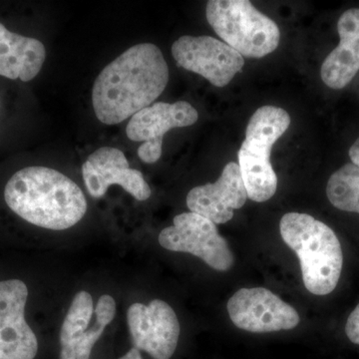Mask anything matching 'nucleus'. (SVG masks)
<instances>
[{"instance_id":"nucleus-1","label":"nucleus","mask_w":359,"mask_h":359,"mask_svg":"<svg viewBox=\"0 0 359 359\" xmlns=\"http://www.w3.org/2000/svg\"><path fill=\"white\" fill-rule=\"evenodd\" d=\"M169 81L162 51L152 43L130 47L94 82L92 103L99 121L119 124L159 98Z\"/></svg>"},{"instance_id":"nucleus-2","label":"nucleus","mask_w":359,"mask_h":359,"mask_svg":"<svg viewBox=\"0 0 359 359\" xmlns=\"http://www.w3.org/2000/svg\"><path fill=\"white\" fill-rule=\"evenodd\" d=\"M4 200L21 219L48 230H67L87 212L86 199L77 184L47 167L16 172L7 182Z\"/></svg>"},{"instance_id":"nucleus-3","label":"nucleus","mask_w":359,"mask_h":359,"mask_svg":"<svg viewBox=\"0 0 359 359\" xmlns=\"http://www.w3.org/2000/svg\"><path fill=\"white\" fill-rule=\"evenodd\" d=\"M280 230L285 244L299 257L306 290L316 295L334 292L344 264L341 245L334 231L302 212L285 214Z\"/></svg>"},{"instance_id":"nucleus-4","label":"nucleus","mask_w":359,"mask_h":359,"mask_svg":"<svg viewBox=\"0 0 359 359\" xmlns=\"http://www.w3.org/2000/svg\"><path fill=\"white\" fill-rule=\"evenodd\" d=\"M290 125L289 113L276 106L259 108L250 119L238 159L248 198L254 202H266L276 192L278 177L271 166V149Z\"/></svg>"},{"instance_id":"nucleus-5","label":"nucleus","mask_w":359,"mask_h":359,"mask_svg":"<svg viewBox=\"0 0 359 359\" xmlns=\"http://www.w3.org/2000/svg\"><path fill=\"white\" fill-rule=\"evenodd\" d=\"M205 16L224 43L243 57L263 58L280 43L278 26L249 0H211Z\"/></svg>"},{"instance_id":"nucleus-6","label":"nucleus","mask_w":359,"mask_h":359,"mask_svg":"<svg viewBox=\"0 0 359 359\" xmlns=\"http://www.w3.org/2000/svg\"><path fill=\"white\" fill-rule=\"evenodd\" d=\"M159 243L168 250L200 257L216 271H229L233 264V252L216 224L196 212L175 217L173 226L161 231Z\"/></svg>"},{"instance_id":"nucleus-7","label":"nucleus","mask_w":359,"mask_h":359,"mask_svg":"<svg viewBox=\"0 0 359 359\" xmlns=\"http://www.w3.org/2000/svg\"><path fill=\"white\" fill-rule=\"evenodd\" d=\"M172 55L180 67L197 73L216 87L226 86L245 65L244 57L235 49L211 36L184 35L174 42Z\"/></svg>"},{"instance_id":"nucleus-8","label":"nucleus","mask_w":359,"mask_h":359,"mask_svg":"<svg viewBox=\"0 0 359 359\" xmlns=\"http://www.w3.org/2000/svg\"><path fill=\"white\" fill-rule=\"evenodd\" d=\"M226 308L233 325L250 332L289 330L299 323V313L292 306L264 287L238 290Z\"/></svg>"},{"instance_id":"nucleus-9","label":"nucleus","mask_w":359,"mask_h":359,"mask_svg":"<svg viewBox=\"0 0 359 359\" xmlns=\"http://www.w3.org/2000/svg\"><path fill=\"white\" fill-rule=\"evenodd\" d=\"M198 118V111L186 101L154 103L132 116L126 133L130 140L143 142L138 149L139 158L153 164L162 155L164 135L171 129L192 126Z\"/></svg>"},{"instance_id":"nucleus-10","label":"nucleus","mask_w":359,"mask_h":359,"mask_svg":"<svg viewBox=\"0 0 359 359\" xmlns=\"http://www.w3.org/2000/svg\"><path fill=\"white\" fill-rule=\"evenodd\" d=\"M127 320L133 344L154 359L173 356L180 337V323L173 309L161 299L132 304Z\"/></svg>"},{"instance_id":"nucleus-11","label":"nucleus","mask_w":359,"mask_h":359,"mask_svg":"<svg viewBox=\"0 0 359 359\" xmlns=\"http://www.w3.org/2000/svg\"><path fill=\"white\" fill-rule=\"evenodd\" d=\"M28 289L20 280L0 282V359H33L36 335L25 320Z\"/></svg>"},{"instance_id":"nucleus-12","label":"nucleus","mask_w":359,"mask_h":359,"mask_svg":"<svg viewBox=\"0 0 359 359\" xmlns=\"http://www.w3.org/2000/svg\"><path fill=\"white\" fill-rule=\"evenodd\" d=\"M82 176L92 198H102L112 185L121 186L137 201L151 197L150 186L138 170L131 169L124 153L119 149H98L82 166Z\"/></svg>"},{"instance_id":"nucleus-13","label":"nucleus","mask_w":359,"mask_h":359,"mask_svg":"<svg viewBox=\"0 0 359 359\" xmlns=\"http://www.w3.org/2000/svg\"><path fill=\"white\" fill-rule=\"evenodd\" d=\"M245 190L237 163L226 165L216 183L196 187L187 196V205L192 212L215 224H226L233 217V210L245 204Z\"/></svg>"},{"instance_id":"nucleus-14","label":"nucleus","mask_w":359,"mask_h":359,"mask_svg":"<svg viewBox=\"0 0 359 359\" xmlns=\"http://www.w3.org/2000/svg\"><path fill=\"white\" fill-rule=\"evenodd\" d=\"M339 44L321 65L320 76L330 88H344L359 70V8L344 11L337 22Z\"/></svg>"},{"instance_id":"nucleus-15","label":"nucleus","mask_w":359,"mask_h":359,"mask_svg":"<svg viewBox=\"0 0 359 359\" xmlns=\"http://www.w3.org/2000/svg\"><path fill=\"white\" fill-rule=\"evenodd\" d=\"M94 306L91 294L79 292L66 314L60 332V359H89L92 349L105 330L106 325L96 320L92 327Z\"/></svg>"},{"instance_id":"nucleus-16","label":"nucleus","mask_w":359,"mask_h":359,"mask_svg":"<svg viewBox=\"0 0 359 359\" xmlns=\"http://www.w3.org/2000/svg\"><path fill=\"white\" fill-rule=\"evenodd\" d=\"M46 58L41 41L9 32L0 23V75L29 82L39 75Z\"/></svg>"},{"instance_id":"nucleus-17","label":"nucleus","mask_w":359,"mask_h":359,"mask_svg":"<svg viewBox=\"0 0 359 359\" xmlns=\"http://www.w3.org/2000/svg\"><path fill=\"white\" fill-rule=\"evenodd\" d=\"M328 200L337 209L359 214V169L353 163L339 168L327 182Z\"/></svg>"},{"instance_id":"nucleus-18","label":"nucleus","mask_w":359,"mask_h":359,"mask_svg":"<svg viewBox=\"0 0 359 359\" xmlns=\"http://www.w3.org/2000/svg\"><path fill=\"white\" fill-rule=\"evenodd\" d=\"M94 313H95L96 316V320L103 323V325L107 327L115 318V299L109 294H103L102 297H100V299H99L98 302H97Z\"/></svg>"},{"instance_id":"nucleus-19","label":"nucleus","mask_w":359,"mask_h":359,"mask_svg":"<svg viewBox=\"0 0 359 359\" xmlns=\"http://www.w3.org/2000/svg\"><path fill=\"white\" fill-rule=\"evenodd\" d=\"M346 334L354 344H359V304L348 316L346 325Z\"/></svg>"},{"instance_id":"nucleus-20","label":"nucleus","mask_w":359,"mask_h":359,"mask_svg":"<svg viewBox=\"0 0 359 359\" xmlns=\"http://www.w3.org/2000/svg\"><path fill=\"white\" fill-rule=\"evenodd\" d=\"M349 158H351L353 164L355 165L359 169V137L358 140L354 142L353 146L349 149Z\"/></svg>"},{"instance_id":"nucleus-21","label":"nucleus","mask_w":359,"mask_h":359,"mask_svg":"<svg viewBox=\"0 0 359 359\" xmlns=\"http://www.w3.org/2000/svg\"><path fill=\"white\" fill-rule=\"evenodd\" d=\"M119 359H143L142 358L140 351L136 347L134 348L130 349L128 353L125 354L124 356H122L121 358Z\"/></svg>"}]
</instances>
